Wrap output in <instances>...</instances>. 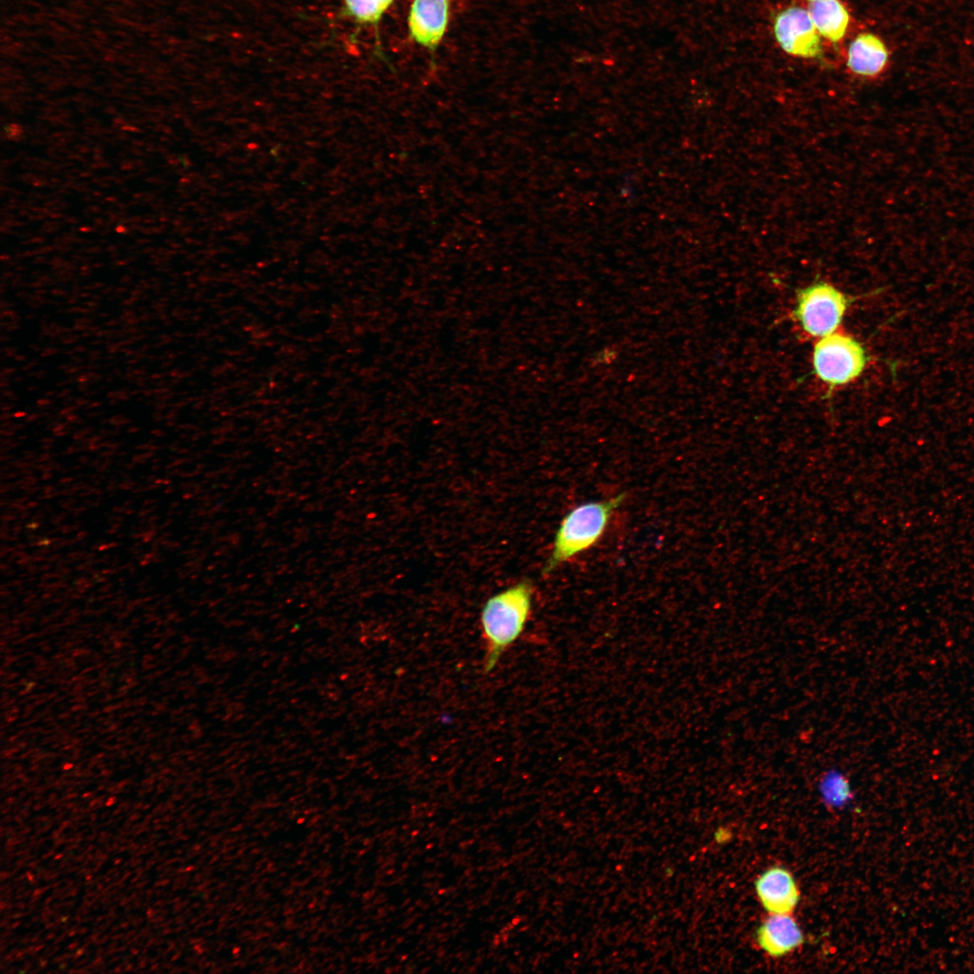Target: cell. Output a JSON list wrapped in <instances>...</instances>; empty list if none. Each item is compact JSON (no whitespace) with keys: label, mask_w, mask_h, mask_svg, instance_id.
I'll return each instance as SVG.
<instances>
[{"label":"cell","mask_w":974,"mask_h":974,"mask_svg":"<svg viewBox=\"0 0 974 974\" xmlns=\"http://www.w3.org/2000/svg\"><path fill=\"white\" fill-rule=\"evenodd\" d=\"M532 594L531 583L523 580L485 602L480 617L486 646L485 672L495 667L505 650L522 633L530 614Z\"/></svg>","instance_id":"1"},{"label":"cell","mask_w":974,"mask_h":974,"mask_svg":"<svg viewBox=\"0 0 974 974\" xmlns=\"http://www.w3.org/2000/svg\"><path fill=\"white\" fill-rule=\"evenodd\" d=\"M625 498L626 493L621 492L609 500L580 504L570 510L556 532L550 556L542 568L543 574H549L561 564L593 547Z\"/></svg>","instance_id":"2"},{"label":"cell","mask_w":974,"mask_h":974,"mask_svg":"<svg viewBox=\"0 0 974 974\" xmlns=\"http://www.w3.org/2000/svg\"><path fill=\"white\" fill-rule=\"evenodd\" d=\"M868 354L852 335L835 331L818 338L812 354L813 369L819 380L833 389L856 380L864 371Z\"/></svg>","instance_id":"3"},{"label":"cell","mask_w":974,"mask_h":974,"mask_svg":"<svg viewBox=\"0 0 974 974\" xmlns=\"http://www.w3.org/2000/svg\"><path fill=\"white\" fill-rule=\"evenodd\" d=\"M850 303L839 289L817 281L798 292L794 316L804 333L818 339L837 331Z\"/></svg>","instance_id":"4"},{"label":"cell","mask_w":974,"mask_h":974,"mask_svg":"<svg viewBox=\"0 0 974 974\" xmlns=\"http://www.w3.org/2000/svg\"><path fill=\"white\" fill-rule=\"evenodd\" d=\"M773 29L776 41L788 54L810 59L821 56L820 34L807 10L790 6L780 11Z\"/></svg>","instance_id":"5"},{"label":"cell","mask_w":974,"mask_h":974,"mask_svg":"<svg viewBox=\"0 0 974 974\" xmlns=\"http://www.w3.org/2000/svg\"><path fill=\"white\" fill-rule=\"evenodd\" d=\"M450 0H413L408 29L414 42L434 51L444 38L449 20Z\"/></svg>","instance_id":"6"},{"label":"cell","mask_w":974,"mask_h":974,"mask_svg":"<svg viewBox=\"0 0 974 974\" xmlns=\"http://www.w3.org/2000/svg\"><path fill=\"white\" fill-rule=\"evenodd\" d=\"M755 889L758 901L768 914H792L800 899V891L792 873L779 866L761 873L755 882Z\"/></svg>","instance_id":"7"},{"label":"cell","mask_w":974,"mask_h":974,"mask_svg":"<svg viewBox=\"0 0 974 974\" xmlns=\"http://www.w3.org/2000/svg\"><path fill=\"white\" fill-rule=\"evenodd\" d=\"M756 940L767 954L782 957L800 947L804 935L792 914H769L758 926Z\"/></svg>","instance_id":"8"},{"label":"cell","mask_w":974,"mask_h":974,"mask_svg":"<svg viewBox=\"0 0 974 974\" xmlns=\"http://www.w3.org/2000/svg\"><path fill=\"white\" fill-rule=\"evenodd\" d=\"M888 60L887 49L877 35L863 32L859 34L848 49L847 66L854 74L873 78L879 75L886 68Z\"/></svg>","instance_id":"9"},{"label":"cell","mask_w":974,"mask_h":974,"mask_svg":"<svg viewBox=\"0 0 974 974\" xmlns=\"http://www.w3.org/2000/svg\"><path fill=\"white\" fill-rule=\"evenodd\" d=\"M807 11L820 35L832 43L842 40L850 15L840 0H807Z\"/></svg>","instance_id":"10"},{"label":"cell","mask_w":974,"mask_h":974,"mask_svg":"<svg viewBox=\"0 0 974 974\" xmlns=\"http://www.w3.org/2000/svg\"><path fill=\"white\" fill-rule=\"evenodd\" d=\"M394 0H343L341 14L357 27H377Z\"/></svg>","instance_id":"11"},{"label":"cell","mask_w":974,"mask_h":974,"mask_svg":"<svg viewBox=\"0 0 974 974\" xmlns=\"http://www.w3.org/2000/svg\"><path fill=\"white\" fill-rule=\"evenodd\" d=\"M824 795L833 803L845 799L849 793V785L839 773H830L822 783Z\"/></svg>","instance_id":"12"},{"label":"cell","mask_w":974,"mask_h":974,"mask_svg":"<svg viewBox=\"0 0 974 974\" xmlns=\"http://www.w3.org/2000/svg\"><path fill=\"white\" fill-rule=\"evenodd\" d=\"M666 874H667V876H669V877L673 875V871H672V869H671V868H666Z\"/></svg>","instance_id":"13"}]
</instances>
